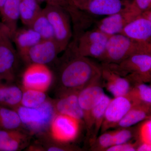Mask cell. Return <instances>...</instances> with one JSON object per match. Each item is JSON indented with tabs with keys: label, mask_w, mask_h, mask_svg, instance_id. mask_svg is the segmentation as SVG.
<instances>
[{
	"label": "cell",
	"mask_w": 151,
	"mask_h": 151,
	"mask_svg": "<svg viewBox=\"0 0 151 151\" xmlns=\"http://www.w3.org/2000/svg\"><path fill=\"white\" fill-rule=\"evenodd\" d=\"M53 79L51 70L46 65L31 63L25 70L22 84L25 89H34L45 92Z\"/></svg>",
	"instance_id": "obj_10"
},
{
	"label": "cell",
	"mask_w": 151,
	"mask_h": 151,
	"mask_svg": "<svg viewBox=\"0 0 151 151\" xmlns=\"http://www.w3.org/2000/svg\"><path fill=\"white\" fill-rule=\"evenodd\" d=\"M29 27L37 32L42 40H54V32L45 12L42 9Z\"/></svg>",
	"instance_id": "obj_26"
},
{
	"label": "cell",
	"mask_w": 151,
	"mask_h": 151,
	"mask_svg": "<svg viewBox=\"0 0 151 151\" xmlns=\"http://www.w3.org/2000/svg\"><path fill=\"white\" fill-rule=\"evenodd\" d=\"M38 1H44L47 4L56 6L64 9L68 13L72 19L78 15L80 11L69 4L66 0H37Z\"/></svg>",
	"instance_id": "obj_32"
},
{
	"label": "cell",
	"mask_w": 151,
	"mask_h": 151,
	"mask_svg": "<svg viewBox=\"0 0 151 151\" xmlns=\"http://www.w3.org/2000/svg\"><path fill=\"white\" fill-rule=\"evenodd\" d=\"M102 77L103 86L114 97L126 96L132 88V83L129 79L114 73L102 65Z\"/></svg>",
	"instance_id": "obj_16"
},
{
	"label": "cell",
	"mask_w": 151,
	"mask_h": 151,
	"mask_svg": "<svg viewBox=\"0 0 151 151\" xmlns=\"http://www.w3.org/2000/svg\"><path fill=\"white\" fill-rule=\"evenodd\" d=\"M23 92L21 105L27 108H36L47 101L45 92L34 89H25Z\"/></svg>",
	"instance_id": "obj_28"
},
{
	"label": "cell",
	"mask_w": 151,
	"mask_h": 151,
	"mask_svg": "<svg viewBox=\"0 0 151 151\" xmlns=\"http://www.w3.org/2000/svg\"><path fill=\"white\" fill-rule=\"evenodd\" d=\"M80 122L70 116L56 113L50 127L52 139L63 144L74 140L79 133Z\"/></svg>",
	"instance_id": "obj_9"
},
{
	"label": "cell",
	"mask_w": 151,
	"mask_h": 151,
	"mask_svg": "<svg viewBox=\"0 0 151 151\" xmlns=\"http://www.w3.org/2000/svg\"><path fill=\"white\" fill-rule=\"evenodd\" d=\"M103 86L101 77L78 92V103L84 113V122L88 135L90 132L92 109L102 100L105 94Z\"/></svg>",
	"instance_id": "obj_8"
},
{
	"label": "cell",
	"mask_w": 151,
	"mask_h": 151,
	"mask_svg": "<svg viewBox=\"0 0 151 151\" xmlns=\"http://www.w3.org/2000/svg\"><path fill=\"white\" fill-rule=\"evenodd\" d=\"M111 99L105 94L102 100L92 109L91 114V127L89 136L91 135V144L97 139V135L101 129L105 110Z\"/></svg>",
	"instance_id": "obj_22"
},
{
	"label": "cell",
	"mask_w": 151,
	"mask_h": 151,
	"mask_svg": "<svg viewBox=\"0 0 151 151\" xmlns=\"http://www.w3.org/2000/svg\"><path fill=\"white\" fill-rule=\"evenodd\" d=\"M17 112L22 124L33 133H40L50 128L56 115L53 103L47 100L36 108L20 105L14 109Z\"/></svg>",
	"instance_id": "obj_4"
},
{
	"label": "cell",
	"mask_w": 151,
	"mask_h": 151,
	"mask_svg": "<svg viewBox=\"0 0 151 151\" xmlns=\"http://www.w3.org/2000/svg\"><path fill=\"white\" fill-rule=\"evenodd\" d=\"M1 22H0V26H1Z\"/></svg>",
	"instance_id": "obj_39"
},
{
	"label": "cell",
	"mask_w": 151,
	"mask_h": 151,
	"mask_svg": "<svg viewBox=\"0 0 151 151\" xmlns=\"http://www.w3.org/2000/svg\"><path fill=\"white\" fill-rule=\"evenodd\" d=\"M22 124L17 112L12 109L0 105V128L17 130Z\"/></svg>",
	"instance_id": "obj_27"
},
{
	"label": "cell",
	"mask_w": 151,
	"mask_h": 151,
	"mask_svg": "<svg viewBox=\"0 0 151 151\" xmlns=\"http://www.w3.org/2000/svg\"><path fill=\"white\" fill-rule=\"evenodd\" d=\"M109 37L96 29L82 34L76 42L71 44L80 55L100 60L105 52Z\"/></svg>",
	"instance_id": "obj_6"
},
{
	"label": "cell",
	"mask_w": 151,
	"mask_h": 151,
	"mask_svg": "<svg viewBox=\"0 0 151 151\" xmlns=\"http://www.w3.org/2000/svg\"><path fill=\"white\" fill-rule=\"evenodd\" d=\"M131 3L119 12L101 20L97 24V29L108 36L121 33L129 23L140 14L132 8Z\"/></svg>",
	"instance_id": "obj_12"
},
{
	"label": "cell",
	"mask_w": 151,
	"mask_h": 151,
	"mask_svg": "<svg viewBox=\"0 0 151 151\" xmlns=\"http://www.w3.org/2000/svg\"><path fill=\"white\" fill-rule=\"evenodd\" d=\"M69 4L79 9V8L82 5L92 1V0H66Z\"/></svg>",
	"instance_id": "obj_35"
},
{
	"label": "cell",
	"mask_w": 151,
	"mask_h": 151,
	"mask_svg": "<svg viewBox=\"0 0 151 151\" xmlns=\"http://www.w3.org/2000/svg\"><path fill=\"white\" fill-rule=\"evenodd\" d=\"M42 10L37 0H20L19 18L24 24L29 27Z\"/></svg>",
	"instance_id": "obj_24"
},
{
	"label": "cell",
	"mask_w": 151,
	"mask_h": 151,
	"mask_svg": "<svg viewBox=\"0 0 151 151\" xmlns=\"http://www.w3.org/2000/svg\"><path fill=\"white\" fill-rule=\"evenodd\" d=\"M151 105L134 104L116 127L128 128L147 119H151Z\"/></svg>",
	"instance_id": "obj_20"
},
{
	"label": "cell",
	"mask_w": 151,
	"mask_h": 151,
	"mask_svg": "<svg viewBox=\"0 0 151 151\" xmlns=\"http://www.w3.org/2000/svg\"><path fill=\"white\" fill-rule=\"evenodd\" d=\"M1 83H2L1 81H0V84H1Z\"/></svg>",
	"instance_id": "obj_38"
},
{
	"label": "cell",
	"mask_w": 151,
	"mask_h": 151,
	"mask_svg": "<svg viewBox=\"0 0 151 151\" xmlns=\"http://www.w3.org/2000/svg\"><path fill=\"white\" fill-rule=\"evenodd\" d=\"M120 34L137 41L151 43V10L144 12L132 20Z\"/></svg>",
	"instance_id": "obj_14"
},
{
	"label": "cell",
	"mask_w": 151,
	"mask_h": 151,
	"mask_svg": "<svg viewBox=\"0 0 151 151\" xmlns=\"http://www.w3.org/2000/svg\"><path fill=\"white\" fill-rule=\"evenodd\" d=\"M21 57L32 47L42 40L40 35L31 28L17 30L12 39Z\"/></svg>",
	"instance_id": "obj_19"
},
{
	"label": "cell",
	"mask_w": 151,
	"mask_h": 151,
	"mask_svg": "<svg viewBox=\"0 0 151 151\" xmlns=\"http://www.w3.org/2000/svg\"><path fill=\"white\" fill-rule=\"evenodd\" d=\"M135 132L138 144L146 143L151 144V119L143 121Z\"/></svg>",
	"instance_id": "obj_30"
},
{
	"label": "cell",
	"mask_w": 151,
	"mask_h": 151,
	"mask_svg": "<svg viewBox=\"0 0 151 151\" xmlns=\"http://www.w3.org/2000/svg\"><path fill=\"white\" fill-rule=\"evenodd\" d=\"M23 91L18 86L0 84V105L16 109L21 105Z\"/></svg>",
	"instance_id": "obj_23"
},
{
	"label": "cell",
	"mask_w": 151,
	"mask_h": 151,
	"mask_svg": "<svg viewBox=\"0 0 151 151\" xmlns=\"http://www.w3.org/2000/svg\"><path fill=\"white\" fill-rule=\"evenodd\" d=\"M131 2L128 0H92L78 9L94 15L108 16L126 8Z\"/></svg>",
	"instance_id": "obj_15"
},
{
	"label": "cell",
	"mask_w": 151,
	"mask_h": 151,
	"mask_svg": "<svg viewBox=\"0 0 151 151\" xmlns=\"http://www.w3.org/2000/svg\"><path fill=\"white\" fill-rule=\"evenodd\" d=\"M127 95L135 104L151 105V86L145 82L134 83Z\"/></svg>",
	"instance_id": "obj_25"
},
{
	"label": "cell",
	"mask_w": 151,
	"mask_h": 151,
	"mask_svg": "<svg viewBox=\"0 0 151 151\" xmlns=\"http://www.w3.org/2000/svg\"><path fill=\"white\" fill-rule=\"evenodd\" d=\"M119 128V130L113 131V145L128 142L135 136V130L130 127Z\"/></svg>",
	"instance_id": "obj_29"
},
{
	"label": "cell",
	"mask_w": 151,
	"mask_h": 151,
	"mask_svg": "<svg viewBox=\"0 0 151 151\" xmlns=\"http://www.w3.org/2000/svg\"><path fill=\"white\" fill-rule=\"evenodd\" d=\"M138 145L137 142L134 143L128 142L121 145L111 146L105 151H136Z\"/></svg>",
	"instance_id": "obj_34"
},
{
	"label": "cell",
	"mask_w": 151,
	"mask_h": 151,
	"mask_svg": "<svg viewBox=\"0 0 151 151\" xmlns=\"http://www.w3.org/2000/svg\"><path fill=\"white\" fill-rule=\"evenodd\" d=\"M25 139V136L17 130L0 128V151L18 150Z\"/></svg>",
	"instance_id": "obj_21"
},
{
	"label": "cell",
	"mask_w": 151,
	"mask_h": 151,
	"mask_svg": "<svg viewBox=\"0 0 151 151\" xmlns=\"http://www.w3.org/2000/svg\"><path fill=\"white\" fill-rule=\"evenodd\" d=\"M151 53V43L133 40L122 34L109 37L100 60L103 63H118L137 54Z\"/></svg>",
	"instance_id": "obj_2"
},
{
	"label": "cell",
	"mask_w": 151,
	"mask_h": 151,
	"mask_svg": "<svg viewBox=\"0 0 151 151\" xmlns=\"http://www.w3.org/2000/svg\"><path fill=\"white\" fill-rule=\"evenodd\" d=\"M131 5L132 8L141 14L151 10V0H133Z\"/></svg>",
	"instance_id": "obj_33"
},
{
	"label": "cell",
	"mask_w": 151,
	"mask_h": 151,
	"mask_svg": "<svg viewBox=\"0 0 151 151\" xmlns=\"http://www.w3.org/2000/svg\"><path fill=\"white\" fill-rule=\"evenodd\" d=\"M92 150L94 151H105L113 145V132H105L97 138L92 144Z\"/></svg>",
	"instance_id": "obj_31"
},
{
	"label": "cell",
	"mask_w": 151,
	"mask_h": 151,
	"mask_svg": "<svg viewBox=\"0 0 151 151\" xmlns=\"http://www.w3.org/2000/svg\"><path fill=\"white\" fill-rule=\"evenodd\" d=\"M79 92H67L61 94L59 99L53 103L57 114H62L84 122V113L78 100Z\"/></svg>",
	"instance_id": "obj_17"
},
{
	"label": "cell",
	"mask_w": 151,
	"mask_h": 151,
	"mask_svg": "<svg viewBox=\"0 0 151 151\" xmlns=\"http://www.w3.org/2000/svg\"><path fill=\"white\" fill-rule=\"evenodd\" d=\"M66 59L60 66L59 80L63 93L79 92L101 78L102 68L88 58L78 54L72 45L68 46Z\"/></svg>",
	"instance_id": "obj_1"
},
{
	"label": "cell",
	"mask_w": 151,
	"mask_h": 151,
	"mask_svg": "<svg viewBox=\"0 0 151 151\" xmlns=\"http://www.w3.org/2000/svg\"><path fill=\"white\" fill-rule=\"evenodd\" d=\"M103 66L126 77L132 84L151 80V53L134 55L118 63H103Z\"/></svg>",
	"instance_id": "obj_3"
},
{
	"label": "cell",
	"mask_w": 151,
	"mask_h": 151,
	"mask_svg": "<svg viewBox=\"0 0 151 151\" xmlns=\"http://www.w3.org/2000/svg\"><path fill=\"white\" fill-rule=\"evenodd\" d=\"M6 1V0H0V12L1 10Z\"/></svg>",
	"instance_id": "obj_37"
},
{
	"label": "cell",
	"mask_w": 151,
	"mask_h": 151,
	"mask_svg": "<svg viewBox=\"0 0 151 151\" xmlns=\"http://www.w3.org/2000/svg\"><path fill=\"white\" fill-rule=\"evenodd\" d=\"M68 2V1H67Z\"/></svg>",
	"instance_id": "obj_40"
},
{
	"label": "cell",
	"mask_w": 151,
	"mask_h": 151,
	"mask_svg": "<svg viewBox=\"0 0 151 151\" xmlns=\"http://www.w3.org/2000/svg\"><path fill=\"white\" fill-rule=\"evenodd\" d=\"M59 52V49L54 40H42L30 47L21 58L29 64L47 65L54 61Z\"/></svg>",
	"instance_id": "obj_11"
},
{
	"label": "cell",
	"mask_w": 151,
	"mask_h": 151,
	"mask_svg": "<svg viewBox=\"0 0 151 151\" xmlns=\"http://www.w3.org/2000/svg\"><path fill=\"white\" fill-rule=\"evenodd\" d=\"M6 30L0 26V81L11 82L14 78L16 52Z\"/></svg>",
	"instance_id": "obj_7"
},
{
	"label": "cell",
	"mask_w": 151,
	"mask_h": 151,
	"mask_svg": "<svg viewBox=\"0 0 151 151\" xmlns=\"http://www.w3.org/2000/svg\"><path fill=\"white\" fill-rule=\"evenodd\" d=\"M43 10L53 29L54 40L61 52L67 48L72 36L69 14L64 9L47 4Z\"/></svg>",
	"instance_id": "obj_5"
},
{
	"label": "cell",
	"mask_w": 151,
	"mask_h": 151,
	"mask_svg": "<svg viewBox=\"0 0 151 151\" xmlns=\"http://www.w3.org/2000/svg\"><path fill=\"white\" fill-rule=\"evenodd\" d=\"M135 103L127 95L111 99L106 110L101 127V133L116 127Z\"/></svg>",
	"instance_id": "obj_13"
},
{
	"label": "cell",
	"mask_w": 151,
	"mask_h": 151,
	"mask_svg": "<svg viewBox=\"0 0 151 151\" xmlns=\"http://www.w3.org/2000/svg\"><path fill=\"white\" fill-rule=\"evenodd\" d=\"M136 151H151V144L146 143H140L138 144Z\"/></svg>",
	"instance_id": "obj_36"
},
{
	"label": "cell",
	"mask_w": 151,
	"mask_h": 151,
	"mask_svg": "<svg viewBox=\"0 0 151 151\" xmlns=\"http://www.w3.org/2000/svg\"><path fill=\"white\" fill-rule=\"evenodd\" d=\"M20 0H6L0 12L2 24L4 27L11 39L17 29L19 18Z\"/></svg>",
	"instance_id": "obj_18"
}]
</instances>
